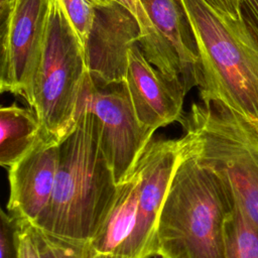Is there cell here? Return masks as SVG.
Listing matches in <instances>:
<instances>
[{"label": "cell", "mask_w": 258, "mask_h": 258, "mask_svg": "<svg viewBox=\"0 0 258 258\" xmlns=\"http://www.w3.org/2000/svg\"><path fill=\"white\" fill-rule=\"evenodd\" d=\"M179 1L202 66V102L258 127V19L243 0Z\"/></svg>", "instance_id": "cell-1"}, {"label": "cell", "mask_w": 258, "mask_h": 258, "mask_svg": "<svg viewBox=\"0 0 258 258\" xmlns=\"http://www.w3.org/2000/svg\"><path fill=\"white\" fill-rule=\"evenodd\" d=\"M102 149L96 116L78 109L72 130L59 141L52 197L33 225L72 240L91 242L118 194Z\"/></svg>", "instance_id": "cell-2"}, {"label": "cell", "mask_w": 258, "mask_h": 258, "mask_svg": "<svg viewBox=\"0 0 258 258\" xmlns=\"http://www.w3.org/2000/svg\"><path fill=\"white\" fill-rule=\"evenodd\" d=\"M233 202L230 188L186 145L158 218L157 253L164 258H226L224 224Z\"/></svg>", "instance_id": "cell-3"}, {"label": "cell", "mask_w": 258, "mask_h": 258, "mask_svg": "<svg viewBox=\"0 0 258 258\" xmlns=\"http://www.w3.org/2000/svg\"><path fill=\"white\" fill-rule=\"evenodd\" d=\"M188 150L230 188L258 226V127L214 103H194L178 121Z\"/></svg>", "instance_id": "cell-4"}, {"label": "cell", "mask_w": 258, "mask_h": 258, "mask_svg": "<svg viewBox=\"0 0 258 258\" xmlns=\"http://www.w3.org/2000/svg\"><path fill=\"white\" fill-rule=\"evenodd\" d=\"M88 73L85 50L59 0H50L43 39L25 101L43 134L60 141L74 127Z\"/></svg>", "instance_id": "cell-5"}, {"label": "cell", "mask_w": 258, "mask_h": 258, "mask_svg": "<svg viewBox=\"0 0 258 258\" xmlns=\"http://www.w3.org/2000/svg\"><path fill=\"white\" fill-rule=\"evenodd\" d=\"M78 109H86L96 116L102 149L117 184L122 183L135 169L155 130L138 120L124 82L103 86L96 83L89 72Z\"/></svg>", "instance_id": "cell-6"}, {"label": "cell", "mask_w": 258, "mask_h": 258, "mask_svg": "<svg viewBox=\"0 0 258 258\" xmlns=\"http://www.w3.org/2000/svg\"><path fill=\"white\" fill-rule=\"evenodd\" d=\"M185 140L152 137L138 163L141 168L137 220L126 250L129 258L157 254L158 218L174 174L185 154Z\"/></svg>", "instance_id": "cell-7"}, {"label": "cell", "mask_w": 258, "mask_h": 258, "mask_svg": "<svg viewBox=\"0 0 258 258\" xmlns=\"http://www.w3.org/2000/svg\"><path fill=\"white\" fill-rule=\"evenodd\" d=\"M50 0H14L1 21L0 91L25 99L43 39Z\"/></svg>", "instance_id": "cell-8"}, {"label": "cell", "mask_w": 258, "mask_h": 258, "mask_svg": "<svg viewBox=\"0 0 258 258\" xmlns=\"http://www.w3.org/2000/svg\"><path fill=\"white\" fill-rule=\"evenodd\" d=\"M95 7L94 24L85 46L87 70L100 85L121 84L125 80L129 51L140 40L139 26L117 0Z\"/></svg>", "instance_id": "cell-9"}, {"label": "cell", "mask_w": 258, "mask_h": 258, "mask_svg": "<svg viewBox=\"0 0 258 258\" xmlns=\"http://www.w3.org/2000/svg\"><path fill=\"white\" fill-rule=\"evenodd\" d=\"M59 141L41 134L35 144L9 169L7 210L31 224L47 207L53 192Z\"/></svg>", "instance_id": "cell-10"}, {"label": "cell", "mask_w": 258, "mask_h": 258, "mask_svg": "<svg viewBox=\"0 0 258 258\" xmlns=\"http://www.w3.org/2000/svg\"><path fill=\"white\" fill-rule=\"evenodd\" d=\"M124 84L144 126L156 131L182 117L185 95L148 61L139 43L129 51Z\"/></svg>", "instance_id": "cell-11"}, {"label": "cell", "mask_w": 258, "mask_h": 258, "mask_svg": "<svg viewBox=\"0 0 258 258\" xmlns=\"http://www.w3.org/2000/svg\"><path fill=\"white\" fill-rule=\"evenodd\" d=\"M159 34L185 94L203 84L195 37L179 0H141Z\"/></svg>", "instance_id": "cell-12"}, {"label": "cell", "mask_w": 258, "mask_h": 258, "mask_svg": "<svg viewBox=\"0 0 258 258\" xmlns=\"http://www.w3.org/2000/svg\"><path fill=\"white\" fill-rule=\"evenodd\" d=\"M140 180L141 168L137 162L133 172L119 184L116 200L98 233L91 241L96 252L125 256L136 226Z\"/></svg>", "instance_id": "cell-13"}, {"label": "cell", "mask_w": 258, "mask_h": 258, "mask_svg": "<svg viewBox=\"0 0 258 258\" xmlns=\"http://www.w3.org/2000/svg\"><path fill=\"white\" fill-rule=\"evenodd\" d=\"M42 134L35 112L13 103L0 109V164L9 168Z\"/></svg>", "instance_id": "cell-14"}, {"label": "cell", "mask_w": 258, "mask_h": 258, "mask_svg": "<svg viewBox=\"0 0 258 258\" xmlns=\"http://www.w3.org/2000/svg\"><path fill=\"white\" fill-rule=\"evenodd\" d=\"M122 5H124L129 12L135 18L139 30H140V40L139 44L148 59V61L153 64L160 74L176 89L181 91L184 95L185 92L182 86L179 84L172 63L170 61L169 55L166 48L157 33V30L141 0H117Z\"/></svg>", "instance_id": "cell-15"}, {"label": "cell", "mask_w": 258, "mask_h": 258, "mask_svg": "<svg viewBox=\"0 0 258 258\" xmlns=\"http://www.w3.org/2000/svg\"><path fill=\"white\" fill-rule=\"evenodd\" d=\"M224 240L226 258H258V226L247 217L235 198L225 220Z\"/></svg>", "instance_id": "cell-16"}, {"label": "cell", "mask_w": 258, "mask_h": 258, "mask_svg": "<svg viewBox=\"0 0 258 258\" xmlns=\"http://www.w3.org/2000/svg\"><path fill=\"white\" fill-rule=\"evenodd\" d=\"M30 228L40 258H92L97 253L91 242L61 237L31 223Z\"/></svg>", "instance_id": "cell-17"}, {"label": "cell", "mask_w": 258, "mask_h": 258, "mask_svg": "<svg viewBox=\"0 0 258 258\" xmlns=\"http://www.w3.org/2000/svg\"><path fill=\"white\" fill-rule=\"evenodd\" d=\"M78 39L84 47L92 30L96 7L91 0H59Z\"/></svg>", "instance_id": "cell-18"}, {"label": "cell", "mask_w": 258, "mask_h": 258, "mask_svg": "<svg viewBox=\"0 0 258 258\" xmlns=\"http://www.w3.org/2000/svg\"><path fill=\"white\" fill-rule=\"evenodd\" d=\"M22 219L13 214H0V258H19Z\"/></svg>", "instance_id": "cell-19"}, {"label": "cell", "mask_w": 258, "mask_h": 258, "mask_svg": "<svg viewBox=\"0 0 258 258\" xmlns=\"http://www.w3.org/2000/svg\"><path fill=\"white\" fill-rule=\"evenodd\" d=\"M19 258H40L33 239L30 223L22 220V228L20 232V252Z\"/></svg>", "instance_id": "cell-20"}, {"label": "cell", "mask_w": 258, "mask_h": 258, "mask_svg": "<svg viewBox=\"0 0 258 258\" xmlns=\"http://www.w3.org/2000/svg\"><path fill=\"white\" fill-rule=\"evenodd\" d=\"M14 0H0V17L1 21L5 18L8 11L10 10Z\"/></svg>", "instance_id": "cell-21"}, {"label": "cell", "mask_w": 258, "mask_h": 258, "mask_svg": "<svg viewBox=\"0 0 258 258\" xmlns=\"http://www.w3.org/2000/svg\"><path fill=\"white\" fill-rule=\"evenodd\" d=\"M244 3L251 13L258 19V0H245Z\"/></svg>", "instance_id": "cell-22"}, {"label": "cell", "mask_w": 258, "mask_h": 258, "mask_svg": "<svg viewBox=\"0 0 258 258\" xmlns=\"http://www.w3.org/2000/svg\"><path fill=\"white\" fill-rule=\"evenodd\" d=\"M92 258H129L123 255L113 254V253H96Z\"/></svg>", "instance_id": "cell-23"}, {"label": "cell", "mask_w": 258, "mask_h": 258, "mask_svg": "<svg viewBox=\"0 0 258 258\" xmlns=\"http://www.w3.org/2000/svg\"><path fill=\"white\" fill-rule=\"evenodd\" d=\"M95 5H104V4H107V3H110L112 1H115V0H91Z\"/></svg>", "instance_id": "cell-24"}, {"label": "cell", "mask_w": 258, "mask_h": 258, "mask_svg": "<svg viewBox=\"0 0 258 258\" xmlns=\"http://www.w3.org/2000/svg\"><path fill=\"white\" fill-rule=\"evenodd\" d=\"M152 258H164L160 253H157V254H155Z\"/></svg>", "instance_id": "cell-25"}, {"label": "cell", "mask_w": 258, "mask_h": 258, "mask_svg": "<svg viewBox=\"0 0 258 258\" xmlns=\"http://www.w3.org/2000/svg\"><path fill=\"white\" fill-rule=\"evenodd\" d=\"M243 1H245V0H243Z\"/></svg>", "instance_id": "cell-26"}]
</instances>
